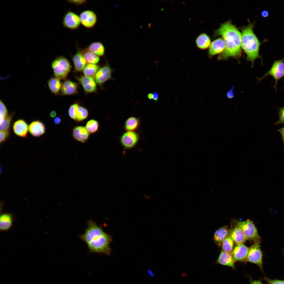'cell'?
Returning <instances> with one entry per match:
<instances>
[{
  "instance_id": "cell-1",
  "label": "cell",
  "mask_w": 284,
  "mask_h": 284,
  "mask_svg": "<svg viewBox=\"0 0 284 284\" xmlns=\"http://www.w3.org/2000/svg\"><path fill=\"white\" fill-rule=\"evenodd\" d=\"M215 36H220L226 45L224 51L219 54V60H225L229 58L237 59L241 55V33L230 21L223 23L215 31Z\"/></svg>"
},
{
  "instance_id": "cell-2",
  "label": "cell",
  "mask_w": 284,
  "mask_h": 284,
  "mask_svg": "<svg viewBox=\"0 0 284 284\" xmlns=\"http://www.w3.org/2000/svg\"><path fill=\"white\" fill-rule=\"evenodd\" d=\"M255 23H249L242 30L241 48L246 55L247 60L252 65L256 59L261 58L259 50L261 43L254 32Z\"/></svg>"
},
{
  "instance_id": "cell-3",
  "label": "cell",
  "mask_w": 284,
  "mask_h": 284,
  "mask_svg": "<svg viewBox=\"0 0 284 284\" xmlns=\"http://www.w3.org/2000/svg\"><path fill=\"white\" fill-rule=\"evenodd\" d=\"M112 240L109 235L105 233L88 244L89 252L109 255L111 252L109 244Z\"/></svg>"
},
{
  "instance_id": "cell-4",
  "label": "cell",
  "mask_w": 284,
  "mask_h": 284,
  "mask_svg": "<svg viewBox=\"0 0 284 284\" xmlns=\"http://www.w3.org/2000/svg\"><path fill=\"white\" fill-rule=\"evenodd\" d=\"M51 66L54 76L60 80L66 78L71 68L69 61L63 56L56 58L52 62Z\"/></svg>"
},
{
  "instance_id": "cell-5",
  "label": "cell",
  "mask_w": 284,
  "mask_h": 284,
  "mask_svg": "<svg viewBox=\"0 0 284 284\" xmlns=\"http://www.w3.org/2000/svg\"><path fill=\"white\" fill-rule=\"evenodd\" d=\"M236 225L242 231L248 240L252 241L254 243L260 242V237L257 228L251 220H247L240 221L234 220Z\"/></svg>"
},
{
  "instance_id": "cell-6",
  "label": "cell",
  "mask_w": 284,
  "mask_h": 284,
  "mask_svg": "<svg viewBox=\"0 0 284 284\" xmlns=\"http://www.w3.org/2000/svg\"><path fill=\"white\" fill-rule=\"evenodd\" d=\"M88 226L85 233L81 235V239L87 244L93 240L104 234L102 228L98 226L94 221L90 220L87 222Z\"/></svg>"
},
{
  "instance_id": "cell-7",
  "label": "cell",
  "mask_w": 284,
  "mask_h": 284,
  "mask_svg": "<svg viewBox=\"0 0 284 284\" xmlns=\"http://www.w3.org/2000/svg\"><path fill=\"white\" fill-rule=\"evenodd\" d=\"M260 244L259 242H255L249 248L246 262H249L256 265L263 272V254Z\"/></svg>"
},
{
  "instance_id": "cell-8",
  "label": "cell",
  "mask_w": 284,
  "mask_h": 284,
  "mask_svg": "<svg viewBox=\"0 0 284 284\" xmlns=\"http://www.w3.org/2000/svg\"><path fill=\"white\" fill-rule=\"evenodd\" d=\"M284 72V57L282 59L275 61L269 70L261 77L259 80H261L268 75L271 76L275 80L274 87L276 90L277 82L283 77Z\"/></svg>"
},
{
  "instance_id": "cell-9",
  "label": "cell",
  "mask_w": 284,
  "mask_h": 284,
  "mask_svg": "<svg viewBox=\"0 0 284 284\" xmlns=\"http://www.w3.org/2000/svg\"><path fill=\"white\" fill-rule=\"evenodd\" d=\"M113 70L108 63L100 68L94 76V78L96 83L102 87L106 81L111 79Z\"/></svg>"
},
{
  "instance_id": "cell-10",
  "label": "cell",
  "mask_w": 284,
  "mask_h": 284,
  "mask_svg": "<svg viewBox=\"0 0 284 284\" xmlns=\"http://www.w3.org/2000/svg\"><path fill=\"white\" fill-rule=\"evenodd\" d=\"M62 23L66 28L72 30L76 29L81 24L79 16L74 12L68 11L63 17Z\"/></svg>"
},
{
  "instance_id": "cell-11",
  "label": "cell",
  "mask_w": 284,
  "mask_h": 284,
  "mask_svg": "<svg viewBox=\"0 0 284 284\" xmlns=\"http://www.w3.org/2000/svg\"><path fill=\"white\" fill-rule=\"evenodd\" d=\"M79 16L81 24L86 28H91L97 23V15L92 10H88L84 11L80 13Z\"/></svg>"
},
{
  "instance_id": "cell-12",
  "label": "cell",
  "mask_w": 284,
  "mask_h": 284,
  "mask_svg": "<svg viewBox=\"0 0 284 284\" xmlns=\"http://www.w3.org/2000/svg\"><path fill=\"white\" fill-rule=\"evenodd\" d=\"M249 250V248L243 244H235L232 252L235 262H246Z\"/></svg>"
},
{
  "instance_id": "cell-13",
  "label": "cell",
  "mask_w": 284,
  "mask_h": 284,
  "mask_svg": "<svg viewBox=\"0 0 284 284\" xmlns=\"http://www.w3.org/2000/svg\"><path fill=\"white\" fill-rule=\"evenodd\" d=\"M138 135L134 131H128L124 133L120 138V142L125 149H129L134 147L139 140Z\"/></svg>"
},
{
  "instance_id": "cell-14",
  "label": "cell",
  "mask_w": 284,
  "mask_h": 284,
  "mask_svg": "<svg viewBox=\"0 0 284 284\" xmlns=\"http://www.w3.org/2000/svg\"><path fill=\"white\" fill-rule=\"evenodd\" d=\"M76 78L86 93H90L96 92L97 83L94 78L92 77L84 75L77 77Z\"/></svg>"
},
{
  "instance_id": "cell-15",
  "label": "cell",
  "mask_w": 284,
  "mask_h": 284,
  "mask_svg": "<svg viewBox=\"0 0 284 284\" xmlns=\"http://www.w3.org/2000/svg\"><path fill=\"white\" fill-rule=\"evenodd\" d=\"M226 48L224 41L222 37L219 38L214 40L209 47L208 57L211 58L214 55L221 54Z\"/></svg>"
},
{
  "instance_id": "cell-16",
  "label": "cell",
  "mask_w": 284,
  "mask_h": 284,
  "mask_svg": "<svg viewBox=\"0 0 284 284\" xmlns=\"http://www.w3.org/2000/svg\"><path fill=\"white\" fill-rule=\"evenodd\" d=\"M72 136L76 140L82 142H85L88 139L89 133L84 126L74 127L72 130Z\"/></svg>"
},
{
  "instance_id": "cell-17",
  "label": "cell",
  "mask_w": 284,
  "mask_h": 284,
  "mask_svg": "<svg viewBox=\"0 0 284 284\" xmlns=\"http://www.w3.org/2000/svg\"><path fill=\"white\" fill-rule=\"evenodd\" d=\"M228 235L235 244H244L248 240L242 231L236 225L229 230Z\"/></svg>"
},
{
  "instance_id": "cell-18",
  "label": "cell",
  "mask_w": 284,
  "mask_h": 284,
  "mask_svg": "<svg viewBox=\"0 0 284 284\" xmlns=\"http://www.w3.org/2000/svg\"><path fill=\"white\" fill-rule=\"evenodd\" d=\"M235 261L232 254L222 251L216 261L217 263L228 266L235 270Z\"/></svg>"
},
{
  "instance_id": "cell-19",
  "label": "cell",
  "mask_w": 284,
  "mask_h": 284,
  "mask_svg": "<svg viewBox=\"0 0 284 284\" xmlns=\"http://www.w3.org/2000/svg\"><path fill=\"white\" fill-rule=\"evenodd\" d=\"M13 129L15 134L21 137L27 136L29 127L26 122L23 119H19L14 123Z\"/></svg>"
},
{
  "instance_id": "cell-20",
  "label": "cell",
  "mask_w": 284,
  "mask_h": 284,
  "mask_svg": "<svg viewBox=\"0 0 284 284\" xmlns=\"http://www.w3.org/2000/svg\"><path fill=\"white\" fill-rule=\"evenodd\" d=\"M72 59L75 70L77 72L83 71L87 65V62L82 54L81 50L78 48L75 53L72 56Z\"/></svg>"
},
{
  "instance_id": "cell-21",
  "label": "cell",
  "mask_w": 284,
  "mask_h": 284,
  "mask_svg": "<svg viewBox=\"0 0 284 284\" xmlns=\"http://www.w3.org/2000/svg\"><path fill=\"white\" fill-rule=\"evenodd\" d=\"M78 84L69 80H65L62 83L60 92L63 95H73L77 93Z\"/></svg>"
},
{
  "instance_id": "cell-22",
  "label": "cell",
  "mask_w": 284,
  "mask_h": 284,
  "mask_svg": "<svg viewBox=\"0 0 284 284\" xmlns=\"http://www.w3.org/2000/svg\"><path fill=\"white\" fill-rule=\"evenodd\" d=\"M29 130L30 133L36 137H39L44 134L45 128L44 124L39 120L32 122L29 125Z\"/></svg>"
},
{
  "instance_id": "cell-23",
  "label": "cell",
  "mask_w": 284,
  "mask_h": 284,
  "mask_svg": "<svg viewBox=\"0 0 284 284\" xmlns=\"http://www.w3.org/2000/svg\"><path fill=\"white\" fill-rule=\"evenodd\" d=\"M13 215L9 213L3 214L0 217V229L2 231H6L12 227L13 222Z\"/></svg>"
},
{
  "instance_id": "cell-24",
  "label": "cell",
  "mask_w": 284,
  "mask_h": 284,
  "mask_svg": "<svg viewBox=\"0 0 284 284\" xmlns=\"http://www.w3.org/2000/svg\"><path fill=\"white\" fill-rule=\"evenodd\" d=\"M211 39L207 34L205 33H202L196 38V43L199 48L205 49L209 47L211 43Z\"/></svg>"
},
{
  "instance_id": "cell-25",
  "label": "cell",
  "mask_w": 284,
  "mask_h": 284,
  "mask_svg": "<svg viewBox=\"0 0 284 284\" xmlns=\"http://www.w3.org/2000/svg\"><path fill=\"white\" fill-rule=\"evenodd\" d=\"M229 231L228 227L225 226L217 230L214 232V239L215 242L222 244L224 239L228 235Z\"/></svg>"
},
{
  "instance_id": "cell-26",
  "label": "cell",
  "mask_w": 284,
  "mask_h": 284,
  "mask_svg": "<svg viewBox=\"0 0 284 284\" xmlns=\"http://www.w3.org/2000/svg\"><path fill=\"white\" fill-rule=\"evenodd\" d=\"M48 87L53 94L57 95L60 92L62 85L60 80L55 77L50 78L47 82Z\"/></svg>"
},
{
  "instance_id": "cell-27",
  "label": "cell",
  "mask_w": 284,
  "mask_h": 284,
  "mask_svg": "<svg viewBox=\"0 0 284 284\" xmlns=\"http://www.w3.org/2000/svg\"><path fill=\"white\" fill-rule=\"evenodd\" d=\"M140 125L139 119L134 117H131L128 118L126 121L124 125V127L127 131L134 132L139 128Z\"/></svg>"
},
{
  "instance_id": "cell-28",
  "label": "cell",
  "mask_w": 284,
  "mask_h": 284,
  "mask_svg": "<svg viewBox=\"0 0 284 284\" xmlns=\"http://www.w3.org/2000/svg\"><path fill=\"white\" fill-rule=\"evenodd\" d=\"M88 49L92 53L99 56L104 55L105 49L103 44L100 42H94L88 45Z\"/></svg>"
},
{
  "instance_id": "cell-29",
  "label": "cell",
  "mask_w": 284,
  "mask_h": 284,
  "mask_svg": "<svg viewBox=\"0 0 284 284\" xmlns=\"http://www.w3.org/2000/svg\"><path fill=\"white\" fill-rule=\"evenodd\" d=\"M81 53L87 63L88 64H96L100 61L99 57L90 51L87 48L82 50Z\"/></svg>"
},
{
  "instance_id": "cell-30",
  "label": "cell",
  "mask_w": 284,
  "mask_h": 284,
  "mask_svg": "<svg viewBox=\"0 0 284 284\" xmlns=\"http://www.w3.org/2000/svg\"><path fill=\"white\" fill-rule=\"evenodd\" d=\"M234 243L228 235L222 242V251L232 254L234 247Z\"/></svg>"
},
{
  "instance_id": "cell-31",
  "label": "cell",
  "mask_w": 284,
  "mask_h": 284,
  "mask_svg": "<svg viewBox=\"0 0 284 284\" xmlns=\"http://www.w3.org/2000/svg\"><path fill=\"white\" fill-rule=\"evenodd\" d=\"M99 68V66L96 64H88L83 70V74L89 77L94 75Z\"/></svg>"
},
{
  "instance_id": "cell-32",
  "label": "cell",
  "mask_w": 284,
  "mask_h": 284,
  "mask_svg": "<svg viewBox=\"0 0 284 284\" xmlns=\"http://www.w3.org/2000/svg\"><path fill=\"white\" fill-rule=\"evenodd\" d=\"M88 115V110L85 108L79 106L77 114L76 121L80 122L86 119Z\"/></svg>"
},
{
  "instance_id": "cell-33",
  "label": "cell",
  "mask_w": 284,
  "mask_h": 284,
  "mask_svg": "<svg viewBox=\"0 0 284 284\" xmlns=\"http://www.w3.org/2000/svg\"><path fill=\"white\" fill-rule=\"evenodd\" d=\"M99 126V124L98 121L94 119H92L87 122L85 127L89 133L93 134L98 131Z\"/></svg>"
},
{
  "instance_id": "cell-34",
  "label": "cell",
  "mask_w": 284,
  "mask_h": 284,
  "mask_svg": "<svg viewBox=\"0 0 284 284\" xmlns=\"http://www.w3.org/2000/svg\"><path fill=\"white\" fill-rule=\"evenodd\" d=\"M79 106L78 103H74L70 106L68 110V114L69 117L75 121L76 120L78 109Z\"/></svg>"
},
{
  "instance_id": "cell-35",
  "label": "cell",
  "mask_w": 284,
  "mask_h": 284,
  "mask_svg": "<svg viewBox=\"0 0 284 284\" xmlns=\"http://www.w3.org/2000/svg\"><path fill=\"white\" fill-rule=\"evenodd\" d=\"M12 115H8L3 121L0 124V130L2 131H9L12 119Z\"/></svg>"
},
{
  "instance_id": "cell-36",
  "label": "cell",
  "mask_w": 284,
  "mask_h": 284,
  "mask_svg": "<svg viewBox=\"0 0 284 284\" xmlns=\"http://www.w3.org/2000/svg\"><path fill=\"white\" fill-rule=\"evenodd\" d=\"M0 124L8 115V111L4 104L1 100L0 101Z\"/></svg>"
},
{
  "instance_id": "cell-37",
  "label": "cell",
  "mask_w": 284,
  "mask_h": 284,
  "mask_svg": "<svg viewBox=\"0 0 284 284\" xmlns=\"http://www.w3.org/2000/svg\"><path fill=\"white\" fill-rule=\"evenodd\" d=\"M278 114L279 116L278 120L276 122L275 124L278 125L282 124H284V107L281 108L279 111Z\"/></svg>"
},
{
  "instance_id": "cell-38",
  "label": "cell",
  "mask_w": 284,
  "mask_h": 284,
  "mask_svg": "<svg viewBox=\"0 0 284 284\" xmlns=\"http://www.w3.org/2000/svg\"><path fill=\"white\" fill-rule=\"evenodd\" d=\"M264 280L268 284H284V280L271 279L265 276Z\"/></svg>"
},
{
  "instance_id": "cell-39",
  "label": "cell",
  "mask_w": 284,
  "mask_h": 284,
  "mask_svg": "<svg viewBox=\"0 0 284 284\" xmlns=\"http://www.w3.org/2000/svg\"><path fill=\"white\" fill-rule=\"evenodd\" d=\"M9 134V131H2L0 132V143L1 144L6 140Z\"/></svg>"
},
{
  "instance_id": "cell-40",
  "label": "cell",
  "mask_w": 284,
  "mask_h": 284,
  "mask_svg": "<svg viewBox=\"0 0 284 284\" xmlns=\"http://www.w3.org/2000/svg\"><path fill=\"white\" fill-rule=\"evenodd\" d=\"M148 98L150 99H153L157 102L159 97V95L158 93L154 92L153 93H149L147 95Z\"/></svg>"
},
{
  "instance_id": "cell-41",
  "label": "cell",
  "mask_w": 284,
  "mask_h": 284,
  "mask_svg": "<svg viewBox=\"0 0 284 284\" xmlns=\"http://www.w3.org/2000/svg\"><path fill=\"white\" fill-rule=\"evenodd\" d=\"M67 1L71 3L75 4L77 5L80 6L86 3L87 1L85 0H68Z\"/></svg>"
},
{
  "instance_id": "cell-42",
  "label": "cell",
  "mask_w": 284,
  "mask_h": 284,
  "mask_svg": "<svg viewBox=\"0 0 284 284\" xmlns=\"http://www.w3.org/2000/svg\"><path fill=\"white\" fill-rule=\"evenodd\" d=\"M280 133L283 143L284 144V126L278 130Z\"/></svg>"
},
{
  "instance_id": "cell-43",
  "label": "cell",
  "mask_w": 284,
  "mask_h": 284,
  "mask_svg": "<svg viewBox=\"0 0 284 284\" xmlns=\"http://www.w3.org/2000/svg\"><path fill=\"white\" fill-rule=\"evenodd\" d=\"M250 284H263L260 280H254L250 279Z\"/></svg>"
},
{
  "instance_id": "cell-44",
  "label": "cell",
  "mask_w": 284,
  "mask_h": 284,
  "mask_svg": "<svg viewBox=\"0 0 284 284\" xmlns=\"http://www.w3.org/2000/svg\"><path fill=\"white\" fill-rule=\"evenodd\" d=\"M53 121L55 124H59L61 122V118L59 116H57L54 119Z\"/></svg>"
},
{
  "instance_id": "cell-45",
  "label": "cell",
  "mask_w": 284,
  "mask_h": 284,
  "mask_svg": "<svg viewBox=\"0 0 284 284\" xmlns=\"http://www.w3.org/2000/svg\"><path fill=\"white\" fill-rule=\"evenodd\" d=\"M269 15V12L267 11H263L261 13V15L262 16L264 17H267Z\"/></svg>"
},
{
  "instance_id": "cell-46",
  "label": "cell",
  "mask_w": 284,
  "mask_h": 284,
  "mask_svg": "<svg viewBox=\"0 0 284 284\" xmlns=\"http://www.w3.org/2000/svg\"><path fill=\"white\" fill-rule=\"evenodd\" d=\"M233 89V88L231 89L227 93V96L229 98H232L234 96Z\"/></svg>"
},
{
  "instance_id": "cell-47",
  "label": "cell",
  "mask_w": 284,
  "mask_h": 284,
  "mask_svg": "<svg viewBox=\"0 0 284 284\" xmlns=\"http://www.w3.org/2000/svg\"><path fill=\"white\" fill-rule=\"evenodd\" d=\"M56 113L54 110H53L51 111L49 114L50 116L52 118L55 117L56 116Z\"/></svg>"
},
{
  "instance_id": "cell-48",
  "label": "cell",
  "mask_w": 284,
  "mask_h": 284,
  "mask_svg": "<svg viewBox=\"0 0 284 284\" xmlns=\"http://www.w3.org/2000/svg\"><path fill=\"white\" fill-rule=\"evenodd\" d=\"M283 75H284V74H283Z\"/></svg>"
}]
</instances>
